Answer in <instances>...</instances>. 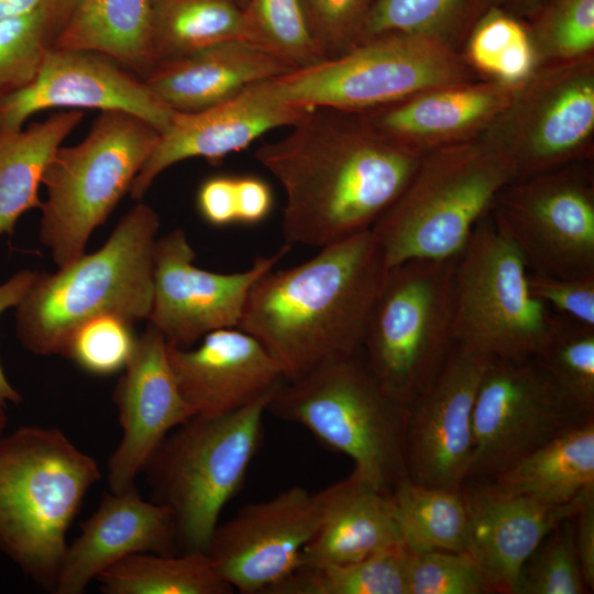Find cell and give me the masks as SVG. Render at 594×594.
I'll return each instance as SVG.
<instances>
[{
    "mask_svg": "<svg viewBox=\"0 0 594 594\" xmlns=\"http://www.w3.org/2000/svg\"><path fill=\"white\" fill-rule=\"evenodd\" d=\"M80 0H46L56 34Z\"/></svg>",
    "mask_w": 594,
    "mask_h": 594,
    "instance_id": "obj_50",
    "label": "cell"
},
{
    "mask_svg": "<svg viewBox=\"0 0 594 594\" xmlns=\"http://www.w3.org/2000/svg\"><path fill=\"white\" fill-rule=\"evenodd\" d=\"M592 55L536 66L480 135L513 166L517 179L592 155Z\"/></svg>",
    "mask_w": 594,
    "mask_h": 594,
    "instance_id": "obj_12",
    "label": "cell"
},
{
    "mask_svg": "<svg viewBox=\"0 0 594 594\" xmlns=\"http://www.w3.org/2000/svg\"><path fill=\"white\" fill-rule=\"evenodd\" d=\"M457 257L391 267L371 311L362 354L382 387L406 407L435 382L455 343Z\"/></svg>",
    "mask_w": 594,
    "mask_h": 594,
    "instance_id": "obj_10",
    "label": "cell"
},
{
    "mask_svg": "<svg viewBox=\"0 0 594 594\" xmlns=\"http://www.w3.org/2000/svg\"><path fill=\"white\" fill-rule=\"evenodd\" d=\"M160 132L133 114L100 111L84 140L59 146L43 177L38 239L57 267L86 253L89 238L128 194Z\"/></svg>",
    "mask_w": 594,
    "mask_h": 594,
    "instance_id": "obj_8",
    "label": "cell"
},
{
    "mask_svg": "<svg viewBox=\"0 0 594 594\" xmlns=\"http://www.w3.org/2000/svg\"><path fill=\"white\" fill-rule=\"evenodd\" d=\"M468 63L508 86L522 82L537 66L528 31L498 10L488 12L474 29L468 43Z\"/></svg>",
    "mask_w": 594,
    "mask_h": 594,
    "instance_id": "obj_34",
    "label": "cell"
},
{
    "mask_svg": "<svg viewBox=\"0 0 594 594\" xmlns=\"http://www.w3.org/2000/svg\"><path fill=\"white\" fill-rule=\"evenodd\" d=\"M408 558L398 543L353 562L304 563L270 594H408Z\"/></svg>",
    "mask_w": 594,
    "mask_h": 594,
    "instance_id": "obj_33",
    "label": "cell"
},
{
    "mask_svg": "<svg viewBox=\"0 0 594 594\" xmlns=\"http://www.w3.org/2000/svg\"><path fill=\"white\" fill-rule=\"evenodd\" d=\"M167 351L177 386L195 416L234 413L285 382L279 364L240 328L218 329L196 348L168 345Z\"/></svg>",
    "mask_w": 594,
    "mask_h": 594,
    "instance_id": "obj_21",
    "label": "cell"
},
{
    "mask_svg": "<svg viewBox=\"0 0 594 594\" xmlns=\"http://www.w3.org/2000/svg\"><path fill=\"white\" fill-rule=\"evenodd\" d=\"M462 490L470 518L466 552L495 593L514 594L525 561L554 527L574 515L580 498L557 506L496 492L483 481L463 483Z\"/></svg>",
    "mask_w": 594,
    "mask_h": 594,
    "instance_id": "obj_23",
    "label": "cell"
},
{
    "mask_svg": "<svg viewBox=\"0 0 594 594\" xmlns=\"http://www.w3.org/2000/svg\"><path fill=\"white\" fill-rule=\"evenodd\" d=\"M319 518L317 493L295 485L218 525L205 552L233 591L270 594L302 564Z\"/></svg>",
    "mask_w": 594,
    "mask_h": 594,
    "instance_id": "obj_16",
    "label": "cell"
},
{
    "mask_svg": "<svg viewBox=\"0 0 594 594\" xmlns=\"http://www.w3.org/2000/svg\"><path fill=\"white\" fill-rule=\"evenodd\" d=\"M156 211L133 206L107 241L55 273L37 272L15 307L20 343L36 355H62L74 330L103 315L147 320L154 292Z\"/></svg>",
    "mask_w": 594,
    "mask_h": 594,
    "instance_id": "obj_3",
    "label": "cell"
},
{
    "mask_svg": "<svg viewBox=\"0 0 594 594\" xmlns=\"http://www.w3.org/2000/svg\"><path fill=\"white\" fill-rule=\"evenodd\" d=\"M167 348L164 337L148 324L114 387L123 436L108 462L111 492L133 486L163 440L195 416L177 386Z\"/></svg>",
    "mask_w": 594,
    "mask_h": 594,
    "instance_id": "obj_19",
    "label": "cell"
},
{
    "mask_svg": "<svg viewBox=\"0 0 594 594\" xmlns=\"http://www.w3.org/2000/svg\"><path fill=\"white\" fill-rule=\"evenodd\" d=\"M529 37L537 65L588 56L594 47V0H558Z\"/></svg>",
    "mask_w": 594,
    "mask_h": 594,
    "instance_id": "obj_40",
    "label": "cell"
},
{
    "mask_svg": "<svg viewBox=\"0 0 594 594\" xmlns=\"http://www.w3.org/2000/svg\"><path fill=\"white\" fill-rule=\"evenodd\" d=\"M526 261L490 211L458 255L453 275L454 342L490 356H539L559 326L528 286Z\"/></svg>",
    "mask_w": 594,
    "mask_h": 594,
    "instance_id": "obj_9",
    "label": "cell"
},
{
    "mask_svg": "<svg viewBox=\"0 0 594 594\" xmlns=\"http://www.w3.org/2000/svg\"><path fill=\"white\" fill-rule=\"evenodd\" d=\"M516 179L509 162L480 136L424 153L371 228L388 270L409 260L457 257L499 191Z\"/></svg>",
    "mask_w": 594,
    "mask_h": 594,
    "instance_id": "obj_5",
    "label": "cell"
},
{
    "mask_svg": "<svg viewBox=\"0 0 594 594\" xmlns=\"http://www.w3.org/2000/svg\"><path fill=\"white\" fill-rule=\"evenodd\" d=\"M132 323L113 315L95 317L74 330L62 355L91 375L117 374L125 369L136 345Z\"/></svg>",
    "mask_w": 594,
    "mask_h": 594,
    "instance_id": "obj_39",
    "label": "cell"
},
{
    "mask_svg": "<svg viewBox=\"0 0 594 594\" xmlns=\"http://www.w3.org/2000/svg\"><path fill=\"white\" fill-rule=\"evenodd\" d=\"M574 543L590 592L594 590V486L584 491L573 515Z\"/></svg>",
    "mask_w": 594,
    "mask_h": 594,
    "instance_id": "obj_46",
    "label": "cell"
},
{
    "mask_svg": "<svg viewBox=\"0 0 594 594\" xmlns=\"http://www.w3.org/2000/svg\"><path fill=\"white\" fill-rule=\"evenodd\" d=\"M408 594L495 593L479 563L466 551H409Z\"/></svg>",
    "mask_w": 594,
    "mask_h": 594,
    "instance_id": "obj_42",
    "label": "cell"
},
{
    "mask_svg": "<svg viewBox=\"0 0 594 594\" xmlns=\"http://www.w3.org/2000/svg\"><path fill=\"white\" fill-rule=\"evenodd\" d=\"M275 392L228 415L191 417L147 463L153 502L170 512L183 552L205 551L224 506L242 488L262 446L264 416Z\"/></svg>",
    "mask_w": 594,
    "mask_h": 594,
    "instance_id": "obj_7",
    "label": "cell"
},
{
    "mask_svg": "<svg viewBox=\"0 0 594 594\" xmlns=\"http://www.w3.org/2000/svg\"><path fill=\"white\" fill-rule=\"evenodd\" d=\"M592 417L565 400L537 358L492 356L474 403L469 479L490 480Z\"/></svg>",
    "mask_w": 594,
    "mask_h": 594,
    "instance_id": "obj_14",
    "label": "cell"
},
{
    "mask_svg": "<svg viewBox=\"0 0 594 594\" xmlns=\"http://www.w3.org/2000/svg\"><path fill=\"white\" fill-rule=\"evenodd\" d=\"M196 208L209 226L238 224L237 175L218 174L204 179L197 189Z\"/></svg>",
    "mask_w": 594,
    "mask_h": 594,
    "instance_id": "obj_45",
    "label": "cell"
},
{
    "mask_svg": "<svg viewBox=\"0 0 594 594\" xmlns=\"http://www.w3.org/2000/svg\"><path fill=\"white\" fill-rule=\"evenodd\" d=\"M388 267L365 230L274 268L252 287L239 328L279 364L286 382L362 351L367 321Z\"/></svg>",
    "mask_w": 594,
    "mask_h": 594,
    "instance_id": "obj_2",
    "label": "cell"
},
{
    "mask_svg": "<svg viewBox=\"0 0 594 594\" xmlns=\"http://www.w3.org/2000/svg\"><path fill=\"white\" fill-rule=\"evenodd\" d=\"M320 518L304 549V563H348L403 543L391 493L382 492L354 471L317 492Z\"/></svg>",
    "mask_w": 594,
    "mask_h": 594,
    "instance_id": "obj_26",
    "label": "cell"
},
{
    "mask_svg": "<svg viewBox=\"0 0 594 594\" xmlns=\"http://www.w3.org/2000/svg\"><path fill=\"white\" fill-rule=\"evenodd\" d=\"M238 224L254 226L272 212L274 195L271 186L255 175H237Z\"/></svg>",
    "mask_w": 594,
    "mask_h": 594,
    "instance_id": "obj_47",
    "label": "cell"
},
{
    "mask_svg": "<svg viewBox=\"0 0 594 594\" xmlns=\"http://www.w3.org/2000/svg\"><path fill=\"white\" fill-rule=\"evenodd\" d=\"M528 286L557 315L594 326V274L557 278L529 272Z\"/></svg>",
    "mask_w": 594,
    "mask_h": 594,
    "instance_id": "obj_44",
    "label": "cell"
},
{
    "mask_svg": "<svg viewBox=\"0 0 594 594\" xmlns=\"http://www.w3.org/2000/svg\"><path fill=\"white\" fill-rule=\"evenodd\" d=\"M99 479L96 461L56 428L0 438V548L43 587L54 590L67 530Z\"/></svg>",
    "mask_w": 594,
    "mask_h": 594,
    "instance_id": "obj_4",
    "label": "cell"
},
{
    "mask_svg": "<svg viewBox=\"0 0 594 594\" xmlns=\"http://www.w3.org/2000/svg\"><path fill=\"white\" fill-rule=\"evenodd\" d=\"M36 275L37 271L21 270L0 285V316L19 305ZM21 402L22 396L8 381L0 364V407L6 409L9 404L19 405Z\"/></svg>",
    "mask_w": 594,
    "mask_h": 594,
    "instance_id": "obj_48",
    "label": "cell"
},
{
    "mask_svg": "<svg viewBox=\"0 0 594 594\" xmlns=\"http://www.w3.org/2000/svg\"><path fill=\"white\" fill-rule=\"evenodd\" d=\"M286 244L260 256L245 271L217 273L195 265L196 252L177 228L157 238L154 250V292L147 321L168 345L189 348L205 334L239 328L255 283L289 252Z\"/></svg>",
    "mask_w": 594,
    "mask_h": 594,
    "instance_id": "obj_15",
    "label": "cell"
},
{
    "mask_svg": "<svg viewBox=\"0 0 594 594\" xmlns=\"http://www.w3.org/2000/svg\"><path fill=\"white\" fill-rule=\"evenodd\" d=\"M588 592L575 549L571 516L554 527L525 561L514 594Z\"/></svg>",
    "mask_w": 594,
    "mask_h": 594,
    "instance_id": "obj_38",
    "label": "cell"
},
{
    "mask_svg": "<svg viewBox=\"0 0 594 594\" xmlns=\"http://www.w3.org/2000/svg\"><path fill=\"white\" fill-rule=\"evenodd\" d=\"M293 70L282 58L240 37L156 64L143 80L172 110L191 112L221 103L253 84Z\"/></svg>",
    "mask_w": 594,
    "mask_h": 594,
    "instance_id": "obj_25",
    "label": "cell"
},
{
    "mask_svg": "<svg viewBox=\"0 0 594 594\" xmlns=\"http://www.w3.org/2000/svg\"><path fill=\"white\" fill-rule=\"evenodd\" d=\"M46 0H0V20L29 14Z\"/></svg>",
    "mask_w": 594,
    "mask_h": 594,
    "instance_id": "obj_49",
    "label": "cell"
},
{
    "mask_svg": "<svg viewBox=\"0 0 594 594\" xmlns=\"http://www.w3.org/2000/svg\"><path fill=\"white\" fill-rule=\"evenodd\" d=\"M457 50L402 33L366 38L341 56L270 79L275 96L301 109L364 112L427 90L474 81Z\"/></svg>",
    "mask_w": 594,
    "mask_h": 594,
    "instance_id": "obj_11",
    "label": "cell"
},
{
    "mask_svg": "<svg viewBox=\"0 0 594 594\" xmlns=\"http://www.w3.org/2000/svg\"><path fill=\"white\" fill-rule=\"evenodd\" d=\"M52 108L123 111L152 124L160 133L175 113L142 77L112 58L53 47L28 86L0 98V133L20 130L30 117Z\"/></svg>",
    "mask_w": 594,
    "mask_h": 594,
    "instance_id": "obj_18",
    "label": "cell"
},
{
    "mask_svg": "<svg viewBox=\"0 0 594 594\" xmlns=\"http://www.w3.org/2000/svg\"><path fill=\"white\" fill-rule=\"evenodd\" d=\"M322 59L343 55L361 42L375 0H298Z\"/></svg>",
    "mask_w": 594,
    "mask_h": 594,
    "instance_id": "obj_43",
    "label": "cell"
},
{
    "mask_svg": "<svg viewBox=\"0 0 594 594\" xmlns=\"http://www.w3.org/2000/svg\"><path fill=\"white\" fill-rule=\"evenodd\" d=\"M516 86L496 80L436 88L362 112L393 142L419 154L480 136L509 102Z\"/></svg>",
    "mask_w": 594,
    "mask_h": 594,
    "instance_id": "obj_24",
    "label": "cell"
},
{
    "mask_svg": "<svg viewBox=\"0 0 594 594\" xmlns=\"http://www.w3.org/2000/svg\"><path fill=\"white\" fill-rule=\"evenodd\" d=\"M266 411L301 426L326 448L350 458L353 471L382 492L391 493L408 476V407L382 387L362 351L285 381Z\"/></svg>",
    "mask_w": 594,
    "mask_h": 594,
    "instance_id": "obj_6",
    "label": "cell"
},
{
    "mask_svg": "<svg viewBox=\"0 0 594 594\" xmlns=\"http://www.w3.org/2000/svg\"><path fill=\"white\" fill-rule=\"evenodd\" d=\"M154 0H80L52 47L106 55L144 77L154 66L151 24Z\"/></svg>",
    "mask_w": 594,
    "mask_h": 594,
    "instance_id": "obj_28",
    "label": "cell"
},
{
    "mask_svg": "<svg viewBox=\"0 0 594 594\" xmlns=\"http://www.w3.org/2000/svg\"><path fill=\"white\" fill-rule=\"evenodd\" d=\"M308 110L278 99L268 79L216 106L191 112L175 111L129 194L132 199L141 200L164 170L188 158L201 157L210 164H219L264 133L292 127Z\"/></svg>",
    "mask_w": 594,
    "mask_h": 594,
    "instance_id": "obj_20",
    "label": "cell"
},
{
    "mask_svg": "<svg viewBox=\"0 0 594 594\" xmlns=\"http://www.w3.org/2000/svg\"><path fill=\"white\" fill-rule=\"evenodd\" d=\"M403 544L411 552L466 551L470 518L462 485L426 486L408 476L392 490Z\"/></svg>",
    "mask_w": 594,
    "mask_h": 594,
    "instance_id": "obj_30",
    "label": "cell"
},
{
    "mask_svg": "<svg viewBox=\"0 0 594 594\" xmlns=\"http://www.w3.org/2000/svg\"><path fill=\"white\" fill-rule=\"evenodd\" d=\"M249 0H238L241 7L244 9Z\"/></svg>",
    "mask_w": 594,
    "mask_h": 594,
    "instance_id": "obj_53",
    "label": "cell"
},
{
    "mask_svg": "<svg viewBox=\"0 0 594 594\" xmlns=\"http://www.w3.org/2000/svg\"><path fill=\"white\" fill-rule=\"evenodd\" d=\"M245 38L295 69L322 62L307 29L298 0H249Z\"/></svg>",
    "mask_w": 594,
    "mask_h": 594,
    "instance_id": "obj_36",
    "label": "cell"
},
{
    "mask_svg": "<svg viewBox=\"0 0 594 594\" xmlns=\"http://www.w3.org/2000/svg\"><path fill=\"white\" fill-rule=\"evenodd\" d=\"M6 425H7V416L4 413V408L0 407V436Z\"/></svg>",
    "mask_w": 594,
    "mask_h": 594,
    "instance_id": "obj_52",
    "label": "cell"
},
{
    "mask_svg": "<svg viewBox=\"0 0 594 594\" xmlns=\"http://www.w3.org/2000/svg\"><path fill=\"white\" fill-rule=\"evenodd\" d=\"M55 35L46 1L29 14L0 20V98L34 79Z\"/></svg>",
    "mask_w": 594,
    "mask_h": 594,
    "instance_id": "obj_37",
    "label": "cell"
},
{
    "mask_svg": "<svg viewBox=\"0 0 594 594\" xmlns=\"http://www.w3.org/2000/svg\"><path fill=\"white\" fill-rule=\"evenodd\" d=\"M107 594H231L233 588L216 572L205 551L182 554L139 552L100 573Z\"/></svg>",
    "mask_w": 594,
    "mask_h": 594,
    "instance_id": "obj_32",
    "label": "cell"
},
{
    "mask_svg": "<svg viewBox=\"0 0 594 594\" xmlns=\"http://www.w3.org/2000/svg\"><path fill=\"white\" fill-rule=\"evenodd\" d=\"M465 0H375L361 42L385 33L437 40L452 46L449 29Z\"/></svg>",
    "mask_w": 594,
    "mask_h": 594,
    "instance_id": "obj_41",
    "label": "cell"
},
{
    "mask_svg": "<svg viewBox=\"0 0 594 594\" xmlns=\"http://www.w3.org/2000/svg\"><path fill=\"white\" fill-rule=\"evenodd\" d=\"M421 154L375 130L362 112L308 110L255 158L285 194L287 244L322 248L370 230L415 173Z\"/></svg>",
    "mask_w": 594,
    "mask_h": 594,
    "instance_id": "obj_1",
    "label": "cell"
},
{
    "mask_svg": "<svg viewBox=\"0 0 594 594\" xmlns=\"http://www.w3.org/2000/svg\"><path fill=\"white\" fill-rule=\"evenodd\" d=\"M491 358L454 343L435 382L408 406L406 465L411 481L457 487L469 479L474 403Z\"/></svg>",
    "mask_w": 594,
    "mask_h": 594,
    "instance_id": "obj_17",
    "label": "cell"
},
{
    "mask_svg": "<svg viewBox=\"0 0 594 594\" xmlns=\"http://www.w3.org/2000/svg\"><path fill=\"white\" fill-rule=\"evenodd\" d=\"M537 359L565 400L594 416V326L560 316L551 342Z\"/></svg>",
    "mask_w": 594,
    "mask_h": 594,
    "instance_id": "obj_35",
    "label": "cell"
},
{
    "mask_svg": "<svg viewBox=\"0 0 594 594\" xmlns=\"http://www.w3.org/2000/svg\"><path fill=\"white\" fill-rule=\"evenodd\" d=\"M240 37L245 38V19L238 0L153 1L151 54L154 66Z\"/></svg>",
    "mask_w": 594,
    "mask_h": 594,
    "instance_id": "obj_31",
    "label": "cell"
},
{
    "mask_svg": "<svg viewBox=\"0 0 594 594\" xmlns=\"http://www.w3.org/2000/svg\"><path fill=\"white\" fill-rule=\"evenodd\" d=\"M543 0H515L516 6L521 7L524 9L535 8L537 4H539Z\"/></svg>",
    "mask_w": 594,
    "mask_h": 594,
    "instance_id": "obj_51",
    "label": "cell"
},
{
    "mask_svg": "<svg viewBox=\"0 0 594 594\" xmlns=\"http://www.w3.org/2000/svg\"><path fill=\"white\" fill-rule=\"evenodd\" d=\"M494 491L569 505L594 486V417L573 426L483 481Z\"/></svg>",
    "mask_w": 594,
    "mask_h": 594,
    "instance_id": "obj_27",
    "label": "cell"
},
{
    "mask_svg": "<svg viewBox=\"0 0 594 594\" xmlns=\"http://www.w3.org/2000/svg\"><path fill=\"white\" fill-rule=\"evenodd\" d=\"M176 548V528L166 507L145 502L135 485L105 492L78 538L67 546L53 591L80 594L92 579L130 554H174Z\"/></svg>",
    "mask_w": 594,
    "mask_h": 594,
    "instance_id": "obj_22",
    "label": "cell"
},
{
    "mask_svg": "<svg viewBox=\"0 0 594 594\" xmlns=\"http://www.w3.org/2000/svg\"><path fill=\"white\" fill-rule=\"evenodd\" d=\"M581 163L516 179L495 198L491 212L531 273L594 274V182Z\"/></svg>",
    "mask_w": 594,
    "mask_h": 594,
    "instance_id": "obj_13",
    "label": "cell"
},
{
    "mask_svg": "<svg viewBox=\"0 0 594 594\" xmlns=\"http://www.w3.org/2000/svg\"><path fill=\"white\" fill-rule=\"evenodd\" d=\"M84 116L81 110L67 109L26 129L0 133V237L12 235L18 220L41 207L44 170Z\"/></svg>",
    "mask_w": 594,
    "mask_h": 594,
    "instance_id": "obj_29",
    "label": "cell"
}]
</instances>
